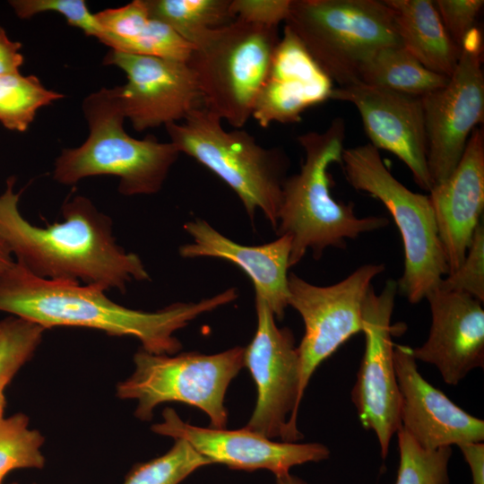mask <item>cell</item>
<instances>
[{
	"label": "cell",
	"instance_id": "6da1fadb",
	"mask_svg": "<svg viewBox=\"0 0 484 484\" xmlns=\"http://www.w3.org/2000/svg\"><path fill=\"white\" fill-rule=\"evenodd\" d=\"M105 291L79 281L39 278L14 262L0 272V311L45 330L74 326L134 337L150 353L174 355L182 348L175 332L238 298L237 289L230 288L199 302H176L155 312H144L115 303Z\"/></svg>",
	"mask_w": 484,
	"mask_h": 484
},
{
	"label": "cell",
	"instance_id": "7a4b0ae2",
	"mask_svg": "<svg viewBox=\"0 0 484 484\" xmlns=\"http://www.w3.org/2000/svg\"><path fill=\"white\" fill-rule=\"evenodd\" d=\"M14 181L9 177L0 195V238L30 272L122 292L134 280L150 279L140 257L116 243L111 219L90 199L74 196L62 207V222L38 227L22 216Z\"/></svg>",
	"mask_w": 484,
	"mask_h": 484
},
{
	"label": "cell",
	"instance_id": "3957f363",
	"mask_svg": "<svg viewBox=\"0 0 484 484\" xmlns=\"http://www.w3.org/2000/svg\"><path fill=\"white\" fill-rule=\"evenodd\" d=\"M346 135L345 121L334 118L323 132L298 137L305 159L298 173L282 184L276 233L291 238L290 267L298 264L307 250L318 259L333 246L345 248L346 240L386 227L385 217L359 218L352 203L336 201L331 193V165L341 162Z\"/></svg>",
	"mask_w": 484,
	"mask_h": 484
},
{
	"label": "cell",
	"instance_id": "277c9868",
	"mask_svg": "<svg viewBox=\"0 0 484 484\" xmlns=\"http://www.w3.org/2000/svg\"><path fill=\"white\" fill-rule=\"evenodd\" d=\"M82 111L89 136L81 146L63 150L55 162L54 179L73 185L87 177L111 175L120 178L118 191L125 195L159 192L180 154L175 145L127 134L118 86L86 97Z\"/></svg>",
	"mask_w": 484,
	"mask_h": 484
},
{
	"label": "cell",
	"instance_id": "5b68a950",
	"mask_svg": "<svg viewBox=\"0 0 484 484\" xmlns=\"http://www.w3.org/2000/svg\"><path fill=\"white\" fill-rule=\"evenodd\" d=\"M165 127L180 153L196 160L238 194L251 219L258 209L276 229L289 165L283 150L264 148L244 130L226 131L204 106L192 110L183 123Z\"/></svg>",
	"mask_w": 484,
	"mask_h": 484
},
{
	"label": "cell",
	"instance_id": "8992f818",
	"mask_svg": "<svg viewBox=\"0 0 484 484\" xmlns=\"http://www.w3.org/2000/svg\"><path fill=\"white\" fill-rule=\"evenodd\" d=\"M284 22L338 87L359 82L361 67L381 48L402 45L385 1L291 0Z\"/></svg>",
	"mask_w": 484,
	"mask_h": 484
},
{
	"label": "cell",
	"instance_id": "52a82bcc",
	"mask_svg": "<svg viewBox=\"0 0 484 484\" xmlns=\"http://www.w3.org/2000/svg\"><path fill=\"white\" fill-rule=\"evenodd\" d=\"M341 164L348 183L379 200L392 215L404 249L398 291L409 302L419 303L449 272L428 195L414 193L397 180L369 143L344 148Z\"/></svg>",
	"mask_w": 484,
	"mask_h": 484
},
{
	"label": "cell",
	"instance_id": "ba28073f",
	"mask_svg": "<svg viewBox=\"0 0 484 484\" xmlns=\"http://www.w3.org/2000/svg\"><path fill=\"white\" fill-rule=\"evenodd\" d=\"M280 39L278 27L238 19L207 32L193 46L186 61L203 106L232 126H244Z\"/></svg>",
	"mask_w": 484,
	"mask_h": 484
},
{
	"label": "cell",
	"instance_id": "9c48e42d",
	"mask_svg": "<svg viewBox=\"0 0 484 484\" xmlns=\"http://www.w3.org/2000/svg\"><path fill=\"white\" fill-rule=\"evenodd\" d=\"M245 348L234 347L216 354L196 351L176 356L153 354L140 349L134 356V373L117 385V396L136 400L134 416L150 421L163 402H183L202 410L211 428H225L226 391L244 365Z\"/></svg>",
	"mask_w": 484,
	"mask_h": 484
},
{
	"label": "cell",
	"instance_id": "30bf717a",
	"mask_svg": "<svg viewBox=\"0 0 484 484\" xmlns=\"http://www.w3.org/2000/svg\"><path fill=\"white\" fill-rule=\"evenodd\" d=\"M257 326L244 352V365L256 387V403L245 426L267 438L282 442L303 438L297 428L301 402L300 363L295 338L280 328L266 302L255 296Z\"/></svg>",
	"mask_w": 484,
	"mask_h": 484
},
{
	"label": "cell",
	"instance_id": "8fae6325",
	"mask_svg": "<svg viewBox=\"0 0 484 484\" xmlns=\"http://www.w3.org/2000/svg\"><path fill=\"white\" fill-rule=\"evenodd\" d=\"M482 56V33L473 27L462 41L457 65L447 83L421 97L433 186L452 174L472 131L483 122Z\"/></svg>",
	"mask_w": 484,
	"mask_h": 484
},
{
	"label": "cell",
	"instance_id": "7c38bea8",
	"mask_svg": "<svg viewBox=\"0 0 484 484\" xmlns=\"http://www.w3.org/2000/svg\"><path fill=\"white\" fill-rule=\"evenodd\" d=\"M384 270V264H363L328 286L314 285L295 273L289 274V306L300 315L305 325L298 346L301 399L318 366L350 337L362 333L366 297L372 281Z\"/></svg>",
	"mask_w": 484,
	"mask_h": 484
},
{
	"label": "cell",
	"instance_id": "4fadbf2b",
	"mask_svg": "<svg viewBox=\"0 0 484 484\" xmlns=\"http://www.w3.org/2000/svg\"><path fill=\"white\" fill-rule=\"evenodd\" d=\"M397 292V281L388 280L380 294L372 287L366 297L362 310L365 350L351 391L359 421L376 434L383 459L401 427L391 325Z\"/></svg>",
	"mask_w": 484,
	"mask_h": 484
},
{
	"label": "cell",
	"instance_id": "5bb4252c",
	"mask_svg": "<svg viewBox=\"0 0 484 484\" xmlns=\"http://www.w3.org/2000/svg\"><path fill=\"white\" fill-rule=\"evenodd\" d=\"M105 65L123 70L121 106L136 131L178 123L203 106L194 73L186 62L110 50Z\"/></svg>",
	"mask_w": 484,
	"mask_h": 484
},
{
	"label": "cell",
	"instance_id": "9a60e30c",
	"mask_svg": "<svg viewBox=\"0 0 484 484\" xmlns=\"http://www.w3.org/2000/svg\"><path fill=\"white\" fill-rule=\"evenodd\" d=\"M162 422L151 426L154 433L184 439L212 464L233 470L264 469L276 477L290 473L294 466L330 456L329 448L320 443L274 442L245 427L237 430L196 427L183 421L171 408L162 411Z\"/></svg>",
	"mask_w": 484,
	"mask_h": 484
},
{
	"label": "cell",
	"instance_id": "2e32d148",
	"mask_svg": "<svg viewBox=\"0 0 484 484\" xmlns=\"http://www.w3.org/2000/svg\"><path fill=\"white\" fill-rule=\"evenodd\" d=\"M331 99L354 105L369 143L398 157L411 171L416 184L430 191L433 182L428 168L421 97L358 82L333 88Z\"/></svg>",
	"mask_w": 484,
	"mask_h": 484
},
{
	"label": "cell",
	"instance_id": "e0dca14e",
	"mask_svg": "<svg viewBox=\"0 0 484 484\" xmlns=\"http://www.w3.org/2000/svg\"><path fill=\"white\" fill-rule=\"evenodd\" d=\"M401 427L423 448L483 442L484 421L457 406L418 370L411 348L394 344Z\"/></svg>",
	"mask_w": 484,
	"mask_h": 484
},
{
	"label": "cell",
	"instance_id": "ac0fdd59",
	"mask_svg": "<svg viewBox=\"0 0 484 484\" xmlns=\"http://www.w3.org/2000/svg\"><path fill=\"white\" fill-rule=\"evenodd\" d=\"M431 313L427 341L411 349L416 360L434 365L443 380L456 385L484 366V310L470 295L435 288L425 298Z\"/></svg>",
	"mask_w": 484,
	"mask_h": 484
},
{
	"label": "cell",
	"instance_id": "d6986e66",
	"mask_svg": "<svg viewBox=\"0 0 484 484\" xmlns=\"http://www.w3.org/2000/svg\"><path fill=\"white\" fill-rule=\"evenodd\" d=\"M333 82L287 27L275 48L252 117L265 128L271 123H297L309 108L331 99Z\"/></svg>",
	"mask_w": 484,
	"mask_h": 484
},
{
	"label": "cell",
	"instance_id": "ffe728a7",
	"mask_svg": "<svg viewBox=\"0 0 484 484\" xmlns=\"http://www.w3.org/2000/svg\"><path fill=\"white\" fill-rule=\"evenodd\" d=\"M449 272L462 263L484 209V132L476 127L452 174L429 191Z\"/></svg>",
	"mask_w": 484,
	"mask_h": 484
},
{
	"label": "cell",
	"instance_id": "44dd1931",
	"mask_svg": "<svg viewBox=\"0 0 484 484\" xmlns=\"http://www.w3.org/2000/svg\"><path fill=\"white\" fill-rule=\"evenodd\" d=\"M184 229L193 242L179 247L182 257H214L236 264L251 279L255 296L266 302L274 316L279 320L284 317L290 297L289 235L260 246H245L225 237L202 219L187 221Z\"/></svg>",
	"mask_w": 484,
	"mask_h": 484
},
{
	"label": "cell",
	"instance_id": "7402d4cb",
	"mask_svg": "<svg viewBox=\"0 0 484 484\" xmlns=\"http://www.w3.org/2000/svg\"><path fill=\"white\" fill-rule=\"evenodd\" d=\"M393 11L402 45L427 69L450 77L461 47L450 37L431 0H385Z\"/></svg>",
	"mask_w": 484,
	"mask_h": 484
},
{
	"label": "cell",
	"instance_id": "603a6c76",
	"mask_svg": "<svg viewBox=\"0 0 484 484\" xmlns=\"http://www.w3.org/2000/svg\"><path fill=\"white\" fill-rule=\"evenodd\" d=\"M448 80L427 69L402 45L381 48L359 72V82L417 97L442 88Z\"/></svg>",
	"mask_w": 484,
	"mask_h": 484
},
{
	"label": "cell",
	"instance_id": "cb8c5ba5",
	"mask_svg": "<svg viewBox=\"0 0 484 484\" xmlns=\"http://www.w3.org/2000/svg\"><path fill=\"white\" fill-rule=\"evenodd\" d=\"M145 3L151 18L169 26L192 47L207 32L234 20L230 0H145Z\"/></svg>",
	"mask_w": 484,
	"mask_h": 484
},
{
	"label": "cell",
	"instance_id": "d4e9b609",
	"mask_svg": "<svg viewBox=\"0 0 484 484\" xmlns=\"http://www.w3.org/2000/svg\"><path fill=\"white\" fill-rule=\"evenodd\" d=\"M63 98L46 89L35 75L20 72L0 76V123L7 129L25 132L38 109Z\"/></svg>",
	"mask_w": 484,
	"mask_h": 484
},
{
	"label": "cell",
	"instance_id": "484cf974",
	"mask_svg": "<svg viewBox=\"0 0 484 484\" xmlns=\"http://www.w3.org/2000/svg\"><path fill=\"white\" fill-rule=\"evenodd\" d=\"M44 436L29 428V418L16 413L0 420V481L16 469H40Z\"/></svg>",
	"mask_w": 484,
	"mask_h": 484
},
{
	"label": "cell",
	"instance_id": "4316f807",
	"mask_svg": "<svg viewBox=\"0 0 484 484\" xmlns=\"http://www.w3.org/2000/svg\"><path fill=\"white\" fill-rule=\"evenodd\" d=\"M211 462L184 439H175L164 454L134 465L123 484H179Z\"/></svg>",
	"mask_w": 484,
	"mask_h": 484
},
{
	"label": "cell",
	"instance_id": "83f0119b",
	"mask_svg": "<svg viewBox=\"0 0 484 484\" xmlns=\"http://www.w3.org/2000/svg\"><path fill=\"white\" fill-rule=\"evenodd\" d=\"M396 433L400 460L395 484H450L451 446L428 450L402 427Z\"/></svg>",
	"mask_w": 484,
	"mask_h": 484
},
{
	"label": "cell",
	"instance_id": "f1b7e54d",
	"mask_svg": "<svg viewBox=\"0 0 484 484\" xmlns=\"http://www.w3.org/2000/svg\"><path fill=\"white\" fill-rule=\"evenodd\" d=\"M44 331L40 325L14 315L0 320V385L6 387L33 357Z\"/></svg>",
	"mask_w": 484,
	"mask_h": 484
},
{
	"label": "cell",
	"instance_id": "f546056e",
	"mask_svg": "<svg viewBox=\"0 0 484 484\" xmlns=\"http://www.w3.org/2000/svg\"><path fill=\"white\" fill-rule=\"evenodd\" d=\"M9 4L20 19H29L44 12H56L65 18L69 25L81 29L86 35L101 42L106 37V30L83 0H11Z\"/></svg>",
	"mask_w": 484,
	"mask_h": 484
},
{
	"label": "cell",
	"instance_id": "4dcf8cb0",
	"mask_svg": "<svg viewBox=\"0 0 484 484\" xmlns=\"http://www.w3.org/2000/svg\"><path fill=\"white\" fill-rule=\"evenodd\" d=\"M439 289L464 293L484 301V227H477L459 267L442 279Z\"/></svg>",
	"mask_w": 484,
	"mask_h": 484
},
{
	"label": "cell",
	"instance_id": "1f68e13d",
	"mask_svg": "<svg viewBox=\"0 0 484 484\" xmlns=\"http://www.w3.org/2000/svg\"><path fill=\"white\" fill-rule=\"evenodd\" d=\"M441 21L452 39L461 47L466 34L473 28L483 0L433 1Z\"/></svg>",
	"mask_w": 484,
	"mask_h": 484
},
{
	"label": "cell",
	"instance_id": "d6a6232c",
	"mask_svg": "<svg viewBox=\"0 0 484 484\" xmlns=\"http://www.w3.org/2000/svg\"><path fill=\"white\" fill-rule=\"evenodd\" d=\"M291 0H230V13L234 19L266 26L278 27L285 22Z\"/></svg>",
	"mask_w": 484,
	"mask_h": 484
},
{
	"label": "cell",
	"instance_id": "836d02e7",
	"mask_svg": "<svg viewBox=\"0 0 484 484\" xmlns=\"http://www.w3.org/2000/svg\"><path fill=\"white\" fill-rule=\"evenodd\" d=\"M22 44L12 40L0 26V76L20 72L23 56L20 50Z\"/></svg>",
	"mask_w": 484,
	"mask_h": 484
},
{
	"label": "cell",
	"instance_id": "e575fe53",
	"mask_svg": "<svg viewBox=\"0 0 484 484\" xmlns=\"http://www.w3.org/2000/svg\"><path fill=\"white\" fill-rule=\"evenodd\" d=\"M470 467L472 484H484V444L468 443L458 446Z\"/></svg>",
	"mask_w": 484,
	"mask_h": 484
},
{
	"label": "cell",
	"instance_id": "d590c367",
	"mask_svg": "<svg viewBox=\"0 0 484 484\" xmlns=\"http://www.w3.org/2000/svg\"><path fill=\"white\" fill-rule=\"evenodd\" d=\"M7 245L0 238V272L11 266L14 261Z\"/></svg>",
	"mask_w": 484,
	"mask_h": 484
},
{
	"label": "cell",
	"instance_id": "8d00e7d4",
	"mask_svg": "<svg viewBox=\"0 0 484 484\" xmlns=\"http://www.w3.org/2000/svg\"><path fill=\"white\" fill-rule=\"evenodd\" d=\"M275 482L276 484H308L304 480L290 473L276 476Z\"/></svg>",
	"mask_w": 484,
	"mask_h": 484
},
{
	"label": "cell",
	"instance_id": "74e56055",
	"mask_svg": "<svg viewBox=\"0 0 484 484\" xmlns=\"http://www.w3.org/2000/svg\"><path fill=\"white\" fill-rule=\"evenodd\" d=\"M5 386L0 385V420L4 419L6 400L4 395Z\"/></svg>",
	"mask_w": 484,
	"mask_h": 484
},
{
	"label": "cell",
	"instance_id": "f35d334b",
	"mask_svg": "<svg viewBox=\"0 0 484 484\" xmlns=\"http://www.w3.org/2000/svg\"><path fill=\"white\" fill-rule=\"evenodd\" d=\"M0 484H4L3 481H0ZM11 484H18L16 482L11 483Z\"/></svg>",
	"mask_w": 484,
	"mask_h": 484
},
{
	"label": "cell",
	"instance_id": "ab89813d",
	"mask_svg": "<svg viewBox=\"0 0 484 484\" xmlns=\"http://www.w3.org/2000/svg\"><path fill=\"white\" fill-rule=\"evenodd\" d=\"M35 484V483H34Z\"/></svg>",
	"mask_w": 484,
	"mask_h": 484
}]
</instances>
